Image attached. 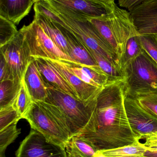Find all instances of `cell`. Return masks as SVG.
<instances>
[{"instance_id":"cell-29","label":"cell","mask_w":157,"mask_h":157,"mask_svg":"<svg viewBox=\"0 0 157 157\" xmlns=\"http://www.w3.org/2000/svg\"><path fill=\"white\" fill-rule=\"evenodd\" d=\"M21 115L13 104L0 109V131L22 119Z\"/></svg>"},{"instance_id":"cell-22","label":"cell","mask_w":157,"mask_h":157,"mask_svg":"<svg viewBox=\"0 0 157 157\" xmlns=\"http://www.w3.org/2000/svg\"><path fill=\"white\" fill-rule=\"evenodd\" d=\"M101 71L108 77V82L123 80L125 79L124 70L115 66L105 57L95 52L89 51Z\"/></svg>"},{"instance_id":"cell-2","label":"cell","mask_w":157,"mask_h":157,"mask_svg":"<svg viewBox=\"0 0 157 157\" xmlns=\"http://www.w3.org/2000/svg\"><path fill=\"white\" fill-rule=\"evenodd\" d=\"M43 1L49 5L43 9L44 15L63 25L89 51L102 55L121 68L117 53L86 16L50 1Z\"/></svg>"},{"instance_id":"cell-4","label":"cell","mask_w":157,"mask_h":157,"mask_svg":"<svg viewBox=\"0 0 157 157\" xmlns=\"http://www.w3.org/2000/svg\"><path fill=\"white\" fill-rule=\"evenodd\" d=\"M123 70L126 97L136 99L157 95V63L144 50Z\"/></svg>"},{"instance_id":"cell-36","label":"cell","mask_w":157,"mask_h":157,"mask_svg":"<svg viewBox=\"0 0 157 157\" xmlns=\"http://www.w3.org/2000/svg\"><path fill=\"white\" fill-rule=\"evenodd\" d=\"M146 157H157V153H151L147 151L145 154Z\"/></svg>"},{"instance_id":"cell-28","label":"cell","mask_w":157,"mask_h":157,"mask_svg":"<svg viewBox=\"0 0 157 157\" xmlns=\"http://www.w3.org/2000/svg\"><path fill=\"white\" fill-rule=\"evenodd\" d=\"M15 24L7 18L0 16V47L8 43L17 35Z\"/></svg>"},{"instance_id":"cell-11","label":"cell","mask_w":157,"mask_h":157,"mask_svg":"<svg viewBox=\"0 0 157 157\" xmlns=\"http://www.w3.org/2000/svg\"><path fill=\"white\" fill-rule=\"evenodd\" d=\"M129 12L140 35H157V0H146Z\"/></svg>"},{"instance_id":"cell-32","label":"cell","mask_w":157,"mask_h":157,"mask_svg":"<svg viewBox=\"0 0 157 157\" xmlns=\"http://www.w3.org/2000/svg\"><path fill=\"white\" fill-rule=\"evenodd\" d=\"M143 144L147 150L151 153H157V133L147 135L144 137Z\"/></svg>"},{"instance_id":"cell-3","label":"cell","mask_w":157,"mask_h":157,"mask_svg":"<svg viewBox=\"0 0 157 157\" xmlns=\"http://www.w3.org/2000/svg\"><path fill=\"white\" fill-rule=\"evenodd\" d=\"M87 18L112 47L119 59L130 38L139 34L130 12L119 7L116 4L112 13L107 16Z\"/></svg>"},{"instance_id":"cell-37","label":"cell","mask_w":157,"mask_h":157,"mask_svg":"<svg viewBox=\"0 0 157 157\" xmlns=\"http://www.w3.org/2000/svg\"><path fill=\"white\" fill-rule=\"evenodd\" d=\"M95 157H108L103 155L100 151H97L96 152L95 155Z\"/></svg>"},{"instance_id":"cell-30","label":"cell","mask_w":157,"mask_h":157,"mask_svg":"<svg viewBox=\"0 0 157 157\" xmlns=\"http://www.w3.org/2000/svg\"><path fill=\"white\" fill-rule=\"evenodd\" d=\"M139 38L144 50L157 63V35H139Z\"/></svg>"},{"instance_id":"cell-38","label":"cell","mask_w":157,"mask_h":157,"mask_svg":"<svg viewBox=\"0 0 157 157\" xmlns=\"http://www.w3.org/2000/svg\"><path fill=\"white\" fill-rule=\"evenodd\" d=\"M41 1H42V0H33V2L34 4L36 2H40Z\"/></svg>"},{"instance_id":"cell-5","label":"cell","mask_w":157,"mask_h":157,"mask_svg":"<svg viewBox=\"0 0 157 157\" xmlns=\"http://www.w3.org/2000/svg\"><path fill=\"white\" fill-rule=\"evenodd\" d=\"M48 97L45 101L57 105L65 115L68 123L70 138L81 134L94 113L96 98L86 102L60 90L47 87Z\"/></svg>"},{"instance_id":"cell-34","label":"cell","mask_w":157,"mask_h":157,"mask_svg":"<svg viewBox=\"0 0 157 157\" xmlns=\"http://www.w3.org/2000/svg\"><path fill=\"white\" fill-rule=\"evenodd\" d=\"M0 82L8 80L6 63L2 56L0 55Z\"/></svg>"},{"instance_id":"cell-20","label":"cell","mask_w":157,"mask_h":157,"mask_svg":"<svg viewBox=\"0 0 157 157\" xmlns=\"http://www.w3.org/2000/svg\"><path fill=\"white\" fill-rule=\"evenodd\" d=\"M147 151L143 144L137 141L122 147L100 151L108 157H144Z\"/></svg>"},{"instance_id":"cell-33","label":"cell","mask_w":157,"mask_h":157,"mask_svg":"<svg viewBox=\"0 0 157 157\" xmlns=\"http://www.w3.org/2000/svg\"><path fill=\"white\" fill-rule=\"evenodd\" d=\"M146 0H118V3L120 7L128 9L130 11L142 4Z\"/></svg>"},{"instance_id":"cell-9","label":"cell","mask_w":157,"mask_h":157,"mask_svg":"<svg viewBox=\"0 0 157 157\" xmlns=\"http://www.w3.org/2000/svg\"><path fill=\"white\" fill-rule=\"evenodd\" d=\"M16 157H68L65 149L47 140L37 131L31 129L20 143Z\"/></svg>"},{"instance_id":"cell-7","label":"cell","mask_w":157,"mask_h":157,"mask_svg":"<svg viewBox=\"0 0 157 157\" xmlns=\"http://www.w3.org/2000/svg\"><path fill=\"white\" fill-rule=\"evenodd\" d=\"M21 29L32 58L73 61L69 56L58 48L41 27L34 20L28 25L24 26Z\"/></svg>"},{"instance_id":"cell-21","label":"cell","mask_w":157,"mask_h":157,"mask_svg":"<svg viewBox=\"0 0 157 157\" xmlns=\"http://www.w3.org/2000/svg\"><path fill=\"white\" fill-rule=\"evenodd\" d=\"M22 80L0 82V109L13 104L20 90Z\"/></svg>"},{"instance_id":"cell-24","label":"cell","mask_w":157,"mask_h":157,"mask_svg":"<svg viewBox=\"0 0 157 157\" xmlns=\"http://www.w3.org/2000/svg\"><path fill=\"white\" fill-rule=\"evenodd\" d=\"M139 35L137 34L130 38L125 45L123 53L120 59V65L122 70L129 62L143 51Z\"/></svg>"},{"instance_id":"cell-16","label":"cell","mask_w":157,"mask_h":157,"mask_svg":"<svg viewBox=\"0 0 157 157\" xmlns=\"http://www.w3.org/2000/svg\"><path fill=\"white\" fill-rule=\"evenodd\" d=\"M67 70L84 82L102 88L108 82V77L100 68L81 65L68 60H60Z\"/></svg>"},{"instance_id":"cell-12","label":"cell","mask_w":157,"mask_h":157,"mask_svg":"<svg viewBox=\"0 0 157 157\" xmlns=\"http://www.w3.org/2000/svg\"><path fill=\"white\" fill-rule=\"evenodd\" d=\"M69 8L88 17H103L112 13L114 4L109 5L96 0H47Z\"/></svg>"},{"instance_id":"cell-18","label":"cell","mask_w":157,"mask_h":157,"mask_svg":"<svg viewBox=\"0 0 157 157\" xmlns=\"http://www.w3.org/2000/svg\"><path fill=\"white\" fill-rule=\"evenodd\" d=\"M33 4V0H0V16L18 25L29 13Z\"/></svg>"},{"instance_id":"cell-13","label":"cell","mask_w":157,"mask_h":157,"mask_svg":"<svg viewBox=\"0 0 157 157\" xmlns=\"http://www.w3.org/2000/svg\"><path fill=\"white\" fill-rule=\"evenodd\" d=\"M55 67L62 76L74 89L81 100L90 102L97 97L102 88L88 84L70 72L60 60L46 59Z\"/></svg>"},{"instance_id":"cell-35","label":"cell","mask_w":157,"mask_h":157,"mask_svg":"<svg viewBox=\"0 0 157 157\" xmlns=\"http://www.w3.org/2000/svg\"><path fill=\"white\" fill-rule=\"evenodd\" d=\"M96 1H99L103 3L109 5H112L113 4L115 3V0H96Z\"/></svg>"},{"instance_id":"cell-8","label":"cell","mask_w":157,"mask_h":157,"mask_svg":"<svg viewBox=\"0 0 157 157\" xmlns=\"http://www.w3.org/2000/svg\"><path fill=\"white\" fill-rule=\"evenodd\" d=\"M31 129L41 133L47 140L65 149L70 138L54 120L37 102H33L25 117Z\"/></svg>"},{"instance_id":"cell-27","label":"cell","mask_w":157,"mask_h":157,"mask_svg":"<svg viewBox=\"0 0 157 157\" xmlns=\"http://www.w3.org/2000/svg\"><path fill=\"white\" fill-rule=\"evenodd\" d=\"M18 123L13 124L0 131V157H6L5 151L21 133V129L17 127Z\"/></svg>"},{"instance_id":"cell-25","label":"cell","mask_w":157,"mask_h":157,"mask_svg":"<svg viewBox=\"0 0 157 157\" xmlns=\"http://www.w3.org/2000/svg\"><path fill=\"white\" fill-rule=\"evenodd\" d=\"M34 101L31 98L23 78L21 82L20 90L13 104L16 109L22 117L25 119L33 105Z\"/></svg>"},{"instance_id":"cell-26","label":"cell","mask_w":157,"mask_h":157,"mask_svg":"<svg viewBox=\"0 0 157 157\" xmlns=\"http://www.w3.org/2000/svg\"><path fill=\"white\" fill-rule=\"evenodd\" d=\"M35 102L37 103L44 109V110L54 120L61 130L71 139L68 123L64 113L61 109L57 105L46 101Z\"/></svg>"},{"instance_id":"cell-6","label":"cell","mask_w":157,"mask_h":157,"mask_svg":"<svg viewBox=\"0 0 157 157\" xmlns=\"http://www.w3.org/2000/svg\"><path fill=\"white\" fill-rule=\"evenodd\" d=\"M0 55L6 63L8 80H22L34 58L30 56L21 29L11 41L0 47Z\"/></svg>"},{"instance_id":"cell-17","label":"cell","mask_w":157,"mask_h":157,"mask_svg":"<svg viewBox=\"0 0 157 157\" xmlns=\"http://www.w3.org/2000/svg\"><path fill=\"white\" fill-rule=\"evenodd\" d=\"M23 78L33 101H45L48 97V89L34 58L29 64Z\"/></svg>"},{"instance_id":"cell-14","label":"cell","mask_w":157,"mask_h":157,"mask_svg":"<svg viewBox=\"0 0 157 157\" xmlns=\"http://www.w3.org/2000/svg\"><path fill=\"white\" fill-rule=\"evenodd\" d=\"M34 59L47 87L60 90L77 99L81 100L74 89L47 59L41 58Z\"/></svg>"},{"instance_id":"cell-19","label":"cell","mask_w":157,"mask_h":157,"mask_svg":"<svg viewBox=\"0 0 157 157\" xmlns=\"http://www.w3.org/2000/svg\"><path fill=\"white\" fill-rule=\"evenodd\" d=\"M34 11V21L41 27L58 48L69 56V49L67 40L59 28L46 16L37 11Z\"/></svg>"},{"instance_id":"cell-23","label":"cell","mask_w":157,"mask_h":157,"mask_svg":"<svg viewBox=\"0 0 157 157\" xmlns=\"http://www.w3.org/2000/svg\"><path fill=\"white\" fill-rule=\"evenodd\" d=\"M65 151L68 157H95L96 153L89 144L77 136L70 139Z\"/></svg>"},{"instance_id":"cell-10","label":"cell","mask_w":157,"mask_h":157,"mask_svg":"<svg viewBox=\"0 0 157 157\" xmlns=\"http://www.w3.org/2000/svg\"><path fill=\"white\" fill-rule=\"evenodd\" d=\"M124 106L129 124L137 141L157 133V116L144 109L137 99L125 97Z\"/></svg>"},{"instance_id":"cell-31","label":"cell","mask_w":157,"mask_h":157,"mask_svg":"<svg viewBox=\"0 0 157 157\" xmlns=\"http://www.w3.org/2000/svg\"><path fill=\"white\" fill-rule=\"evenodd\" d=\"M136 99L144 109L157 116V95L144 96Z\"/></svg>"},{"instance_id":"cell-39","label":"cell","mask_w":157,"mask_h":157,"mask_svg":"<svg viewBox=\"0 0 157 157\" xmlns=\"http://www.w3.org/2000/svg\"></svg>"},{"instance_id":"cell-1","label":"cell","mask_w":157,"mask_h":157,"mask_svg":"<svg viewBox=\"0 0 157 157\" xmlns=\"http://www.w3.org/2000/svg\"><path fill=\"white\" fill-rule=\"evenodd\" d=\"M124 80L108 82L96 98L91 120L79 139L96 152L122 147L137 142L127 118Z\"/></svg>"},{"instance_id":"cell-15","label":"cell","mask_w":157,"mask_h":157,"mask_svg":"<svg viewBox=\"0 0 157 157\" xmlns=\"http://www.w3.org/2000/svg\"><path fill=\"white\" fill-rule=\"evenodd\" d=\"M52 21L59 28L67 40L69 49V56L73 62L88 67L100 68L89 50L73 34L61 23Z\"/></svg>"}]
</instances>
